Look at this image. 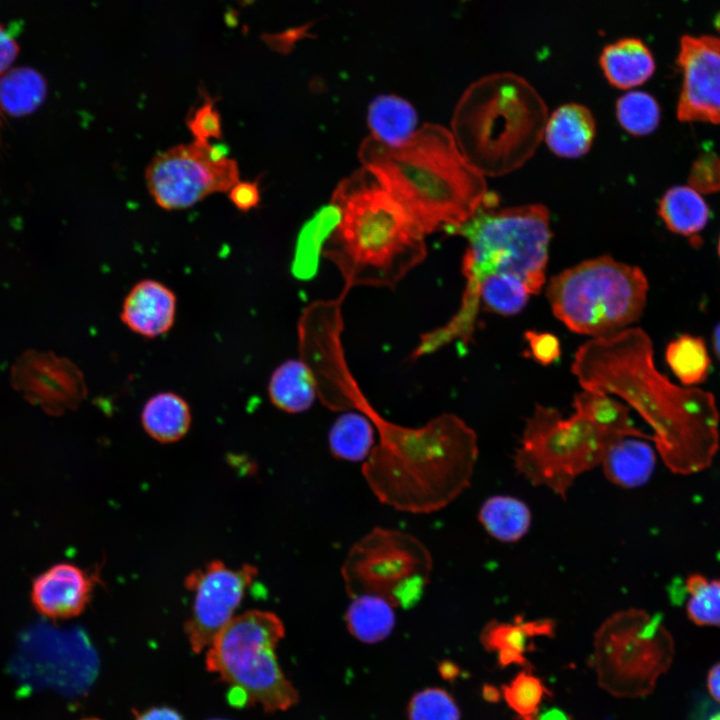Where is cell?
I'll list each match as a JSON object with an SVG mask.
<instances>
[{"label":"cell","mask_w":720,"mask_h":720,"mask_svg":"<svg viewBox=\"0 0 720 720\" xmlns=\"http://www.w3.org/2000/svg\"><path fill=\"white\" fill-rule=\"evenodd\" d=\"M556 623L549 618L524 620L522 616L512 621L490 620L480 632V642L489 652L497 656L498 664L506 667L512 664L530 668L526 654L535 648L536 637H552Z\"/></svg>","instance_id":"19"},{"label":"cell","mask_w":720,"mask_h":720,"mask_svg":"<svg viewBox=\"0 0 720 720\" xmlns=\"http://www.w3.org/2000/svg\"><path fill=\"white\" fill-rule=\"evenodd\" d=\"M408 717L409 720H460V711L447 691L427 688L411 698Z\"/></svg>","instance_id":"36"},{"label":"cell","mask_w":720,"mask_h":720,"mask_svg":"<svg viewBox=\"0 0 720 720\" xmlns=\"http://www.w3.org/2000/svg\"><path fill=\"white\" fill-rule=\"evenodd\" d=\"M684 585L688 594L685 609L689 620L699 626L720 627V579L692 573Z\"/></svg>","instance_id":"34"},{"label":"cell","mask_w":720,"mask_h":720,"mask_svg":"<svg viewBox=\"0 0 720 720\" xmlns=\"http://www.w3.org/2000/svg\"><path fill=\"white\" fill-rule=\"evenodd\" d=\"M339 299L311 303L299 325L300 360L309 370L317 397L330 409L367 412L372 407L346 363L341 342Z\"/></svg>","instance_id":"13"},{"label":"cell","mask_w":720,"mask_h":720,"mask_svg":"<svg viewBox=\"0 0 720 720\" xmlns=\"http://www.w3.org/2000/svg\"><path fill=\"white\" fill-rule=\"evenodd\" d=\"M571 372L583 389L616 395L646 421L667 468L690 475L708 468L719 449L714 395L671 382L654 364L653 343L641 328L595 337L575 352Z\"/></svg>","instance_id":"1"},{"label":"cell","mask_w":720,"mask_h":720,"mask_svg":"<svg viewBox=\"0 0 720 720\" xmlns=\"http://www.w3.org/2000/svg\"><path fill=\"white\" fill-rule=\"evenodd\" d=\"M228 192L230 201L243 212L257 207L260 202V191L256 182L238 181Z\"/></svg>","instance_id":"40"},{"label":"cell","mask_w":720,"mask_h":720,"mask_svg":"<svg viewBox=\"0 0 720 720\" xmlns=\"http://www.w3.org/2000/svg\"><path fill=\"white\" fill-rule=\"evenodd\" d=\"M673 640L662 616L627 608L608 616L594 636L599 671L644 680L647 687L672 662Z\"/></svg>","instance_id":"12"},{"label":"cell","mask_w":720,"mask_h":720,"mask_svg":"<svg viewBox=\"0 0 720 720\" xmlns=\"http://www.w3.org/2000/svg\"><path fill=\"white\" fill-rule=\"evenodd\" d=\"M99 575L71 564L58 563L32 583L31 601L43 616L58 620L80 615L87 607Z\"/></svg>","instance_id":"17"},{"label":"cell","mask_w":720,"mask_h":720,"mask_svg":"<svg viewBox=\"0 0 720 720\" xmlns=\"http://www.w3.org/2000/svg\"><path fill=\"white\" fill-rule=\"evenodd\" d=\"M285 635L273 612L249 610L235 616L215 637L205 658L206 669L231 686L232 702L261 704L267 712L286 710L298 693L282 672L275 648Z\"/></svg>","instance_id":"8"},{"label":"cell","mask_w":720,"mask_h":720,"mask_svg":"<svg viewBox=\"0 0 720 720\" xmlns=\"http://www.w3.org/2000/svg\"><path fill=\"white\" fill-rule=\"evenodd\" d=\"M432 569L431 553L418 538L375 527L351 546L341 574L350 599L375 595L394 608H411L422 598Z\"/></svg>","instance_id":"10"},{"label":"cell","mask_w":720,"mask_h":720,"mask_svg":"<svg viewBox=\"0 0 720 720\" xmlns=\"http://www.w3.org/2000/svg\"><path fill=\"white\" fill-rule=\"evenodd\" d=\"M376 411H352L341 416L329 433L330 451L334 457L360 461L368 457L374 443L372 416Z\"/></svg>","instance_id":"30"},{"label":"cell","mask_w":720,"mask_h":720,"mask_svg":"<svg viewBox=\"0 0 720 720\" xmlns=\"http://www.w3.org/2000/svg\"><path fill=\"white\" fill-rule=\"evenodd\" d=\"M648 290V279L640 267L604 255L553 276L546 295L553 314L568 329L595 338L637 321Z\"/></svg>","instance_id":"7"},{"label":"cell","mask_w":720,"mask_h":720,"mask_svg":"<svg viewBox=\"0 0 720 720\" xmlns=\"http://www.w3.org/2000/svg\"><path fill=\"white\" fill-rule=\"evenodd\" d=\"M619 125L630 135L652 134L659 126L661 109L657 100L644 91H629L619 97L615 105Z\"/></svg>","instance_id":"33"},{"label":"cell","mask_w":720,"mask_h":720,"mask_svg":"<svg viewBox=\"0 0 720 720\" xmlns=\"http://www.w3.org/2000/svg\"><path fill=\"white\" fill-rule=\"evenodd\" d=\"M20 51V46L14 35L0 23V75L7 72Z\"/></svg>","instance_id":"41"},{"label":"cell","mask_w":720,"mask_h":720,"mask_svg":"<svg viewBox=\"0 0 720 720\" xmlns=\"http://www.w3.org/2000/svg\"><path fill=\"white\" fill-rule=\"evenodd\" d=\"M503 695L521 720H537L540 705L550 692L542 680L527 669L503 686Z\"/></svg>","instance_id":"35"},{"label":"cell","mask_w":720,"mask_h":720,"mask_svg":"<svg viewBox=\"0 0 720 720\" xmlns=\"http://www.w3.org/2000/svg\"><path fill=\"white\" fill-rule=\"evenodd\" d=\"M348 631L361 642L373 644L386 639L395 626L394 607L381 597L359 595L345 612Z\"/></svg>","instance_id":"28"},{"label":"cell","mask_w":720,"mask_h":720,"mask_svg":"<svg viewBox=\"0 0 720 720\" xmlns=\"http://www.w3.org/2000/svg\"><path fill=\"white\" fill-rule=\"evenodd\" d=\"M378 441L362 466L377 499L413 514L439 511L469 485L478 458L475 431L443 413L412 427L372 416Z\"/></svg>","instance_id":"3"},{"label":"cell","mask_w":720,"mask_h":720,"mask_svg":"<svg viewBox=\"0 0 720 720\" xmlns=\"http://www.w3.org/2000/svg\"><path fill=\"white\" fill-rule=\"evenodd\" d=\"M548 108L525 78L498 72L471 83L459 98L451 132L467 161L484 177L521 168L544 137Z\"/></svg>","instance_id":"5"},{"label":"cell","mask_w":720,"mask_h":720,"mask_svg":"<svg viewBox=\"0 0 720 720\" xmlns=\"http://www.w3.org/2000/svg\"><path fill=\"white\" fill-rule=\"evenodd\" d=\"M599 65L608 83L628 90L648 81L655 72L652 52L640 39L625 37L606 45Z\"/></svg>","instance_id":"21"},{"label":"cell","mask_w":720,"mask_h":720,"mask_svg":"<svg viewBox=\"0 0 720 720\" xmlns=\"http://www.w3.org/2000/svg\"><path fill=\"white\" fill-rule=\"evenodd\" d=\"M362 167L406 211L425 235L457 227L498 197L460 151L451 130L426 123L403 143L367 136L358 150Z\"/></svg>","instance_id":"2"},{"label":"cell","mask_w":720,"mask_h":720,"mask_svg":"<svg viewBox=\"0 0 720 720\" xmlns=\"http://www.w3.org/2000/svg\"><path fill=\"white\" fill-rule=\"evenodd\" d=\"M595 136L596 121L590 109L566 103L548 115L543 139L555 155L576 159L589 152Z\"/></svg>","instance_id":"20"},{"label":"cell","mask_w":720,"mask_h":720,"mask_svg":"<svg viewBox=\"0 0 720 720\" xmlns=\"http://www.w3.org/2000/svg\"><path fill=\"white\" fill-rule=\"evenodd\" d=\"M531 292L525 282L511 274H490L476 289V299L485 310L501 315L519 313L527 304Z\"/></svg>","instance_id":"32"},{"label":"cell","mask_w":720,"mask_h":720,"mask_svg":"<svg viewBox=\"0 0 720 720\" xmlns=\"http://www.w3.org/2000/svg\"><path fill=\"white\" fill-rule=\"evenodd\" d=\"M81 720H101V719L95 718V717H89V718H84V719H81Z\"/></svg>","instance_id":"46"},{"label":"cell","mask_w":720,"mask_h":720,"mask_svg":"<svg viewBox=\"0 0 720 720\" xmlns=\"http://www.w3.org/2000/svg\"><path fill=\"white\" fill-rule=\"evenodd\" d=\"M268 393L272 403L288 413L309 409L317 397L312 376L300 359L288 360L273 372Z\"/></svg>","instance_id":"26"},{"label":"cell","mask_w":720,"mask_h":720,"mask_svg":"<svg viewBox=\"0 0 720 720\" xmlns=\"http://www.w3.org/2000/svg\"><path fill=\"white\" fill-rule=\"evenodd\" d=\"M478 520L494 539L515 543L528 533L532 516L523 500L510 495H493L482 503Z\"/></svg>","instance_id":"24"},{"label":"cell","mask_w":720,"mask_h":720,"mask_svg":"<svg viewBox=\"0 0 720 720\" xmlns=\"http://www.w3.org/2000/svg\"><path fill=\"white\" fill-rule=\"evenodd\" d=\"M529 355L541 365H550L561 356L559 339L548 332L527 331L524 334Z\"/></svg>","instance_id":"38"},{"label":"cell","mask_w":720,"mask_h":720,"mask_svg":"<svg viewBox=\"0 0 720 720\" xmlns=\"http://www.w3.org/2000/svg\"><path fill=\"white\" fill-rule=\"evenodd\" d=\"M239 175L238 164L224 145L194 140L157 154L146 168L145 180L159 207L180 210L213 193L229 191Z\"/></svg>","instance_id":"11"},{"label":"cell","mask_w":720,"mask_h":720,"mask_svg":"<svg viewBox=\"0 0 720 720\" xmlns=\"http://www.w3.org/2000/svg\"><path fill=\"white\" fill-rule=\"evenodd\" d=\"M210 720H225V719H210Z\"/></svg>","instance_id":"48"},{"label":"cell","mask_w":720,"mask_h":720,"mask_svg":"<svg viewBox=\"0 0 720 720\" xmlns=\"http://www.w3.org/2000/svg\"><path fill=\"white\" fill-rule=\"evenodd\" d=\"M447 232L461 235L468 242L462 261L466 282L461 303L447 322L455 334L472 335L479 309L476 289L490 274L518 276L532 295L540 293L545 283L552 236L550 214L544 205L484 208Z\"/></svg>","instance_id":"6"},{"label":"cell","mask_w":720,"mask_h":720,"mask_svg":"<svg viewBox=\"0 0 720 720\" xmlns=\"http://www.w3.org/2000/svg\"><path fill=\"white\" fill-rule=\"evenodd\" d=\"M601 465L605 477L614 485L637 488L651 478L656 454L643 438L623 437L609 446Z\"/></svg>","instance_id":"22"},{"label":"cell","mask_w":720,"mask_h":720,"mask_svg":"<svg viewBox=\"0 0 720 720\" xmlns=\"http://www.w3.org/2000/svg\"><path fill=\"white\" fill-rule=\"evenodd\" d=\"M186 125L194 140L210 142L222 136L220 113L208 98L189 114Z\"/></svg>","instance_id":"37"},{"label":"cell","mask_w":720,"mask_h":720,"mask_svg":"<svg viewBox=\"0 0 720 720\" xmlns=\"http://www.w3.org/2000/svg\"><path fill=\"white\" fill-rule=\"evenodd\" d=\"M707 687L710 695L720 703V662L713 665L709 670Z\"/></svg>","instance_id":"43"},{"label":"cell","mask_w":720,"mask_h":720,"mask_svg":"<svg viewBox=\"0 0 720 720\" xmlns=\"http://www.w3.org/2000/svg\"><path fill=\"white\" fill-rule=\"evenodd\" d=\"M134 714V720H184L178 711L166 706L152 707Z\"/></svg>","instance_id":"42"},{"label":"cell","mask_w":720,"mask_h":720,"mask_svg":"<svg viewBox=\"0 0 720 720\" xmlns=\"http://www.w3.org/2000/svg\"><path fill=\"white\" fill-rule=\"evenodd\" d=\"M330 203L338 219L321 252L339 270L343 292L394 288L425 259L426 235L363 167L338 183Z\"/></svg>","instance_id":"4"},{"label":"cell","mask_w":720,"mask_h":720,"mask_svg":"<svg viewBox=\"0 0 720 720\" xmlns=\"http://www.w3.org/2000/svg\"><path fill=\"white\" fill-rule=\"evenodd\" d=\"M659 217L673 233L692 240L707 225L710 210L700 192L692 186L675 185L661 197L657 209Z\"/></svg>","instance_id":"23"},{"label":"cell","mask_w":720,"mask_h":720,"mask_svg":"<svg viewBox=\"0 0 720 720\" xmlns=\"http://www.w3.org/2000/svg\"><path fill=\"white\" fill-rule=\"evenodd\" d=\"M574 408L564 418L554 407L536 404L527 419L513 460L516 470L535 486L566 498L574 481L595 468L618 433Z\"/></svg>","instance_id":"9"},{"label":"cell","mask_w":720,"mask_h":720,"mask_svg":"<svg viewBox=\"0 0 720 720\" xmlns=\"http://www.w3.org/2000/svg\"><path fill=\"white\" fill-rule=\"evenodd\" d=\"M257 574V568L251 564L234 569L213 560L186 576L184 585L193 594V602L184 631L195 653L208 648L235 617Z\"/></svg>","instance_id":"14"},{"label":"cell","mask_w":720,"mask_h":720,"mask_svg":"<svg viewBox=\"0 0 720 720\" xmlns=\"http://www.w3.org/2000/svg\"><path fill=\"white\" fill-rule=\"evenodd\" d=\"M142 425L146 433L161 443L181 439L189 430L191 413L187 402L172 392L151 397L142 411Z\"/></svg>","instance_id":"25"},{"label":"cell","mask_w":720,"mask_h":720,"mask_svg":"<svg viewBox=\"0 0 720 720\" xmlns=\"http://www.w3.org/2000/svg\"><path fill=\"white\" fill-rule=\"evenodd\" d=\"M665 359L683 386L693 387L709 376L711 359L702 337L681 334L666 347Z\"/></svg>","instance_id":"31"},{"label":"cell","mask_w":720,"mask_h":720,"mask_svg":"<svg viewBox=\"0 0 720 720\" xmlns=\"http://www.w3.org/2000/svg\"><path fill=\"white\" fill-rule=\"evenodd\" d=\"M12 381L26 399L53 415L78 407L87 394L78 367L48 352L23 354L13 367Z\"/></svg>","instance_id":"16"},{"label":"cell","mask_w":720,"mask_h":720,"mask_svg":"<svg viewBox=\"0 0 720 720\" xmlns=\"http://www.w3.org/2000/svg\"><path fill=\"white\" fill-rule=\"evenodd\" d=\"M713 349L716 357L720 361V322L714 327L712 334Z\"/></svg>","instance_id":"44"},{"label":"cell","mask_w":720,"mask_h":720,"mask_svg":"<svg viewBox=\"0 0 720 720\" xmlns=\"http://www.w3.org/2000/svg\"><path fill=\"white\" fill-rule=\"evenodd\" d=\"M717 251H718V255H719V257H720V237H719V240H718Z\"/></svg>","instance_id":"47"},{"label":"cell","mask_w":720,"mask_h":720,"mask_svg":"<svg viewBox=\"0 0 720 720\" xmlns=\"http://www.w3.org/2000/svg\"><path fill=\"white\" fill-rule=\"evenodd\" d=\"M691 186L699 192L720 190V158L714 154L698 159L689 177Z\"/></svg>","instance_id":"39"},{"label":"cell","mask_w":720,"mask_h":720,"mask_svg":"<svg viewBox=\"0 0 720 720\" xmlns=\"http://www.w3.org/2000/svg\"><path fill=\"white\" fill-rule=\"evenodd\" d=\"M708 720H720V711L712 714Z\"/></svg>","instance_id":"45"},{"label":"cell","mask_w":720,"mask_h":720,"mask_svg":"<svg viewBox=\"0 0 720 720\" xmlns=\"http://www.w3.org/2000/svg\"><path fill=\"white\" fill-rule=\"evenodd\" d=\"M46 95V80L33 68H11L0 75V110L12 116L21 117L34 112Z\"/></svg>","instance_id":"29"},{"label":"cell","mask_w":720,"mask_h":720,"mask_svg":"<svg viewBox=\"0 0 720 720\" xmlns=\"http://www.w3.org/2000/svg\"><path fill=\"white\" fill-rule=\"evenodd\" d=\"M176 296L166 285L145 279L136 283L124 299L121 320L133 332L153 338L173 325Z\"/></svg>","instance_id":"18"},{"label":"cell","mask_w":720,"mask_h":720,"mask_svg":"<svg viewBox=\"0 0 720 720\" xmlns=\"http://www.w3.org/2000/svg\"><path fill=\"white\" fill-rule=\"evenodd\" d=\"M367 119L370 135L387 145H399L416 131L414 108L396 95L375 98L368 108Z\"/></svg>","instance_id":"27"},{"label":"cell","mask_w":720,"mask_h":720,"mask_svg":"<svg viewBox=\"0 0 720 720\" xmlns=\"http://www.w3.org/2000/svg\"><path fill=\"white\" fill-rule=\"evenodd\" d=\"M677 64L682 72L678 120L720 124V39L682 37Z\"/></svg>","instance_id":"15"}]
</instances>
